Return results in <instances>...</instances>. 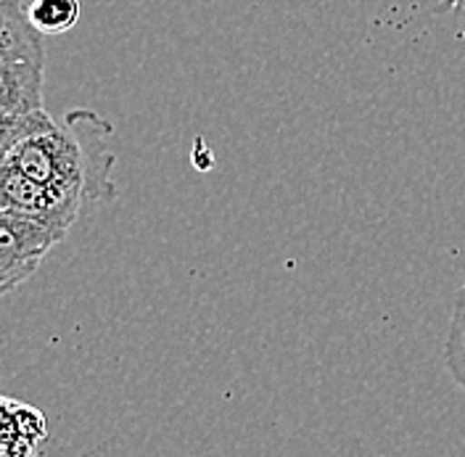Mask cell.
Wrapping results in <instances>:
<instances>
[{"label": "cell", "mask_w": 465, "mask_h": 457, "mask_svg": "<svg viewBox=\"0 0 465 457\" xmlns=\"http://www.w3.org/2000/svg\"><path fill=\"white\" fill-rule=\"evenodd\" d=\"M0 61L45 64L43 35L29 22L25 0H0Z\"/></svg>", "instance_id": "obj_5"}, {"label": "cell", "mask_w": 465, "mask_h": 457, "mask_svg": "<svg viewBox=\"0 0 465 457\" xmlns=\"http://www.w3.org/2000/svg\"><path fill=\"white\" fill-rule=\"evenodd\" d=\"M83 201L69 199L54 188L32 180L29 174L14 167L11 162L0 164V212L19 214L45 228L69 233L83 212Z\"/></svg>", "instance_id": "obj_2"}, {"label": "cell", "mask_w": 465, "mask_h": 457, "mask_svg": "<svg viewBox=\"0 0 465 457\" xmlns=\"http://www.w3.org/2000/svg\"><path fill=\"white\" fill-rule=\"evenodd\" d=\"M56 119L48 114L45 109L43 112H35L27 116H14V119H0V164L8 162L11 151L22 141H27L32 135L48 130Z\"/></svg>", "instance_id": "obj_8"}, {"label": "cell", "mask_w": 465, "mask_h": 457, "mask_svg": "<svg viewBox=\"0 0 465 457\" xmlns=\"http://www.w3.org/2000/svg\"><path fill=\"white\" fill-rule=\"evenodd\" d=\"M83 16L80 0H32L29 22L40 35H64Z\"/></svg>", "instance_id": "obj_6"}, {"label": "cell", "mask_w": 465, "mask_h": 457, "mask_svg": "<svg viewBox=\"0 0 465 457\" xmlns=\"http://www.w3.org/2000/svg\"><path fill=\"white\" fill-rule=\"evenodd\" d=\"M455 11H460V8H465V0H447Z\"/></svg>", "instance_id": "obj_9"}, {"label": "cell", "mask_w": 465, "mask_h": 457, "mask_svg": "<svg viewBox=\"0 0 465 457\" xmlns=\"http://www.w3.org/2000/svg\"><path fill=\"white\" fill-rule=\"evenodd\" d=\"M45 64L0 61V119L43 112Z\"/></svg>", "instance_id": "obj_4"}, {"label": "cell", "mask_w": 465, "mask_h": 457, "mask_svg": "<svg viewBox=\"0 0 465 457\" xmlns=\"http://www.w3.org/2000/svg\"><path fill=\"white\" fill-rule=\"evenodd\" d=\"M64 238L58 230L0 212V296L22 286Z\"/></svg>", "instance_id": "obj_3"}, {"label": "cell", "mask_w": 465, "mask_h": 457, "mask_svg": "<svg viewBox=\"0 0 465 457\" xmlns=\"http://www.w3.org/2000/svg\"><path fill=\"white\" fill-rule=\"evenodd\" d=\"M112 133V122L93 109H72L48 130L22 141L8 162L69 199L106 204L116 199Z\"/></svg>", "instance_id": "obj_1"}, {"label": "cell", "mask_w": 465, "mask_h": 457, "mask_svg": "<svg viewBox=\"0 0 465 457\" xmlns=\"http://www.w3.org/2000/svg\"><path fill=\"white\" fill-rule=\"evenodd\" d=\"M444 363L452 381L463 389L465 394V283L455 296L452 317L447 328V342H444Z\"/></svg>", "instance_id": "obj_7"}]
</instances>
